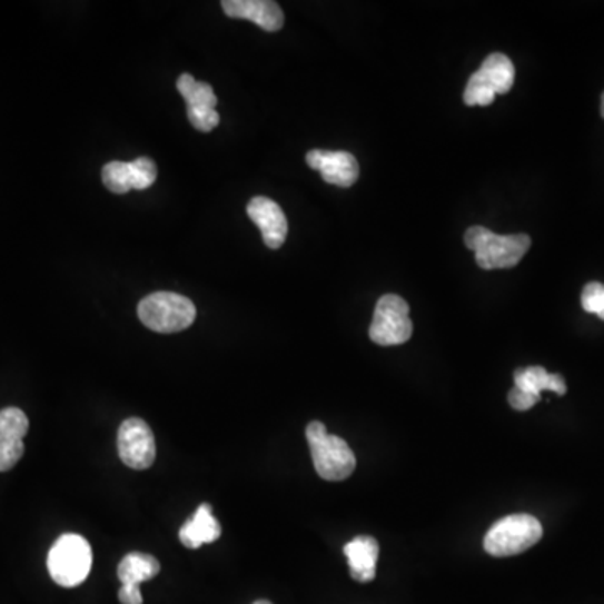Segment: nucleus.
<instances>
[{"label":"nucleus","mask_w":604,"mask_h":604,"mask_svg":"<svg viewBox=\"0 0 604 604\" xmlns=\"http://www.w3.org/2000/svg\"><path fill=\"white\" fill-rule=\"evenodd\" d=\"M465 246L474 250L475 260L482 269H511L526 256L531 239L526 234L497 236L485 227L475 226L465 232Z\"/></svg>","instance_id":"obj_1"},{"label":"nucleus","mask_w":604,"mask_h":604,"mask_svg":"<svg viewBox=\"0 0 604 604\" xmlns=\"http://www.w3.org/2000/svg\"><path fill=\"white\" fill-rule=\"evenodd\" d=\"M138 318L151 331L170 335L190 328L197 318V309L188 297L160 290L141 299Z\"/></svg>","instance_id":"obj_2"},{"label":"nucleus","mask_w":604,"mask_h":604,"mask_svg":"<svg viewBox=\"0 0 604 604\" xmlns=\"http://www.w3.org/2000/svg\"><path fill=\"white\" fill-rule=\"evenodd\" d=\"M306 438L319 477L339 482L355 472L356 457L351 448L341 437L328 434L325 424L311 422L306 428Z\"/></svg>","instance_id":"obj_3"},{"label":"nucleus","mask_w":604,"mask_h":604,"mask_svg":"<svg viewBox=\"0 0 604 604\" xmlns=\"http://www.w3.org/2000/svg\"><path fill=\"white\" fill-rule=\"evenodd\" d=\"M543 537V526L529 514H514L497 521L488 529L484 549L494 557L517 556L536 546Z\"/></svg>","instance_id":"obj_4"},{"label":"nucleus","mask_w":604,"mask_h":604,"mask_svg":"<svg viewBox=\"0 0 604 604\" xmlns=\"http://www.w3.org/2000/svg\"><path fill=\"white\" fill-rule=\"evenodd\" d=\"M92 566V551L79 534H65L56 541L48 554V570L55 583L75 587L85 583Z\"/></svg>","instance_id":"obj_5"},{"label":"nucleus","mask_w":604,"mask_h":604,"mask_svg":"<svg viewBox=\"0 0 604 604\" xmlns=\"http://www.w3.org/2000/svg\"><path fill=\"white\" fill-rule=\"evenodd\" d=\"M516 69L513 61L502 52L487 56L481 69L468 79L464 92L467 107H488L494 103L495 96L506 95L514 86Z\"/></svg>","instance_id":"obj_6"},{"label":"nucleus","mask_w":604,"mask_h":604,"mask_svg":"<svg viewBox=\"0 0 604 604\" xmlns=\"http://www.w3.org/2000/svg\"><path fill=\"white\" fill-rule=\"evenodd\" d=\"M414 335L410 306L396 294H385L376 303L375 315L369 326V338L379 346H398Z\"/></svg>","instance_id":"obj_7"},{"label":"nucleus","mask_w":604,"mask_h":604,"mask_svg":"<svg viewBox=\"0 0 604 604\" xmlns=\"http://www.w3.org/2000/svg\"><path fill=\"white\" fill-rule=\"evenodd\" d=\"M118 454L127 467L145 471L154 465L157 444L150 425L141 418H128L118 430Z\"/></svg>","instance_id":"obj_8"},{"label":"nucleus","mask_w":604,"mask_h":604,"mask_svg":"<svg viewBox=\"0 0 604 604\" xmlns=\"http://www.w3.org/2000/svg\"><path fill=\"white\" fill-rule=\"evenodd\" d=\"M29 420L19 408L0 410V472L16 467L24 455V437Z\"/></svg>","instance_id":"obj_9"},{"label":"nucleus","mask_w":604,"mask_h":604,"mask_svg":"<svg viewBox=\"0 0 604 604\" xmlns=\"http://www.w3.org/2000/svg\"><path fill=\"white\" fill-rule=\"evenodd\" d=\"M306 164L321 174L326 184L348 188L359 177L358 160L348 151L311 150L306 155Z\"/></svg>","instance_id":"obj_10"},{"label":"nucleus","mask_w":604,"mask_h":604,"mask_svg":"<svg viewBox=\"0 0 604 604\" xmlns=\"http://www.w3.org/2000/svg\"><path fill=\"white\" fill-rule=\"evenodd\" d=\"M247 216L263 232L269 249H279L287 237V219L276 201L267 197H254L247 206Z\"/></svg>","instance_id":"obj_11"},{"label":"nucleus","mask_w":604,"mask_h":604,"mask_svg":"<svg viewBox=\"0 0 604 604\" xmlns=\"http://www.w3.org/2000/svg\"><path fill=\"white\" fill-rule=\"evenodd\" d=\"M224 12L232 19L256 22L267 32H277L284 26V12L273 0H224Z\"/></svg>","instance_id":"obj_12"},{"label":"nucleus","mask_w":604,"mask_h":604,"mask_svg":"<svg viewBox=\"0 0 604 604\" xmlns=\"http://www.w3.org/2000/svg\"><path fill=\"white\" fill-rule=\"evenodd\" d=\"M378 541L372 536H358L345 546V556L348 560L349 573L358 583H369L376 576L378 563Z\"/></svg>","instance_id":"obj_13"},{"label":"nucleus","mask_w":604,"mask_h":604,"mask_svg":"<svg viewBox=\"0 0 604 604\" xmlns=\"http://www.w3.org/2000/svg\"><path fill=\"white\" fill-rule=\"evenodd\" d=\"M220 534H222V527L214 516L212 507L209 504H201L195 511L194 516L180 527L178 537H180V543L185 547L198 549L204 544H210L219 539Z\"/></svg>","instance_id":"obj_14"},{"label":"nucleus","mask_w":604,"mask_h":604,"mask_svg":"<svg viewBox=\"0 0 604 604\" xmlns=\"http://www.w3.org/2000/svg\"><path fill=\"white\" fill-rule=\"evenodd\" d=\"M514 383H516L514 386L529 393V395L537 396V398H541L543 392H554L557 395H564L567 392L563 376L549 373L543 366L517 369L514 373Z\"/></svg>","instance_id":"obj_15"},{"label":"nucleus","mask_w":604,"mask_h":604,"mask_svg":"<svg viewBox=\"0 0 604 604\" xmlns=\"http://www.w3.org/2000/svg\"><path fill=\"white\" fill-rule=\"evenodd\" d=\"M160 573V563L157 557L145 553H130L121 560L118 566V577L121 584H137L154 580Z\"/></svg>","instance_id":"obj_16"},{"label":"nucleus","mask_w":604,"mask_h":604,"mask_svg":"<svg viewBox=\"0 0 604 604\" xmlns=\"http://www.w3.org/2000/svg\"><path fill=\"white\" fill-rule=\"evenodd\" d=\"M177 88L187 101L188 108H214L216 110L217 96L212 86L207 82L195 81L194 76L185 72L178 78Z\"/></svg>","instance_id":"obj_17"},{"label":"nucleus","mask_w":604,"mask_h":604,"mask_svg":"<svg viewBox=\"0 0 604 604\" xmlns=\"http://www.w3.org/2000/svg\"><path fill=\"white\" fill-rule=\"evenodd\" d=\"M103 184L113 194L133 190V168L127 161H111L103 167Z\"/></svg>","instance_id":"obj_18"},{"label":"nucleus","mask_w":604,"mask_h":604,"mask_svg":"<svg viewBox=\"0 0 604 604\" xmlns=\"http://www.w3.org/2000/svg\"><path fill=\"white\" fill-rule=\"evenodd\" d=\"M581 306L590 315H596L604 321V284L590 283L581 294Z\"/></svg>","instance_id":"obj_19"},{"label":"nucleus","mask_w":604,"mask_h":604,"mask_svg":"<svg viewBox=\"0 0 604 604\" xmlns=\"http://www.w3.org/2000/svg\"><path fill=\"white\" fill-rule=\"evenodd\" d=\"M133 168V190H147L157 180V165L150 158L141 157L131 161Z\"/></svg>","instance_id":"obj_20"},{"label":"nucleus","mask_w":604,"mask_h":604,"mask_svg":"<svg viewBox=\"0 0 604 604\" xmlns=\"http://www.w3.org/2000/svg\"><path fill=\"white\" fill-rule=\"evenodd\" d=\"M188 121L195 130L209 133L220 123L219 113L214 108H187Z\"/></svg>","instance_id":"obj_21"},{"label":"nucleus","mask_w":604,"mask_h":604,"mask_svg":"<svg viewBox=\"0 0 604 604\" xmlns=\"http://www.w3.org/2000/svg\"><path fill=\"white\" fill-rule=\"evenodd\" d=\"M539 399L541 398H537V396L523 392V389L517 388V386H514V388L509 392V405L514 408V410L517 412L531 410L534 405H537Z\"/></svg>","instance_id":"obj_22"},{"label":"nucleus","mask_w":604,"mask_h":604,"mask_svg":"<svg viewBox=\"0 0 604 604\" xmlns=\"http://www.w3.org/2000/svg\"><path fill=\"white\" fill-rule=\"evenodd\" d=\"M118 600L121 604H143V596L137 584H123L118 593Z\"/></svg>","instance_id":"obj_23"},{"label":"nucleus","mask_w":604,"mask_h":604,"mask_svg":"<svg viewBox=\"0 0 604 604\" xmlns=\"http://www.w3.org/2000/svg\"><path fill=\"white\" fill-rule=\"evenodd\" d=\"M601 117L604 118V92L603 96H601Z\"/></svg>","instance_id":"obj_24"},{"label":"nucleus","mask_w":604,"mask_h":604,"mask_svg":"<svg viewBox=\"0 0 604 604\" xmlns=\"http://www.w3.org/2000/svg\"><path fill=\"white\" fill-rule=\"evenodd\" d=\"M254 604H273V603H270V601H267V600H259V601H256V603Z\"/></svg>","instance_id":"obj_25"}]
</instances>
